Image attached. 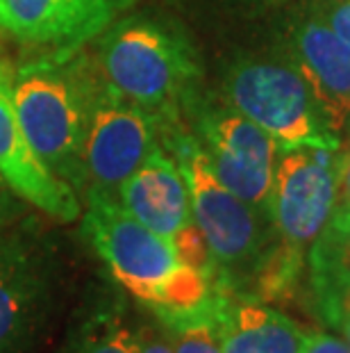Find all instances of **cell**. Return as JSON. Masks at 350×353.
<instances>
[{"instance_id":"23","label":"cell","mask_w":350,"mask_h":353,"mask_svg":"<svg viewBox=\"0 0 350 353\" xmlns=\"http://www.w3.org/2000/svg\"><path fill=\"white\" fill-rule=\"evenodd\" d=\"M341 328H344V333L348 337V347H350V301L344 305V312H341Z\"/></svg>"},{"instance_id":"22","label":"cell","mask_w":350,"mask_h":353,"mask_svg":"<svg viewBox=\"0 0 350 353\" xmlns=\"http://www.w3.org/2000/svg\"><path fill=\"white\" fill-rule=\"evenodd\" d=\"M327 226H330L332 230H337L339 235L350 237V208H334Z\"/></svg>"},{"instance_id":"12","label":"cell","mask_w":350,"mask_h":353,"mask_svg":"<svg viewBox=\"0 0 350 353\" xmlns=\"http://www.w3.org/2000/svg\"><path fill=\"white\" fill-rule=\"evenodd\" d=\"M294 66L307 85L325 125L334 134L350 125V46L321 19H307L294 32Z\"/></svg>"},{"instance_id":"17","label":"cell","mask_w":350,"mask_h":353,"mask_svg":"<svg viewBox=\"0 0 350 353\" xmlns=\"http://www.w3.org/2000/svg\"><path fill=\"white\" fill-rule=\"evenodd\" d=\"M325 23L350 46V0H332L325 10Z\"/></svg>"},{"instance_id":"13","label":"cell","mask_w":350,"mask_h":353,"mask_svg":"<svg viewBox=\"0 0 350 353\" xmlns=\"http://www.w3.org/2000/svg\"><path fill=\"white\" fill-rule=\"evenodd\" d=\"M114 199L146 228L168 239L193 221L189 185L182 167L160 146L139 164L135 174L118 185Z\"/></svg>"},{"instance_id":"10","label":"cell","mask_w":350,"mask_h":353,"mask_svg":"<svg viewBox=\"0 0 350 353\" xmlns=\"http://www.w3.org/2000/svg\"><path fill=\"white\" fill-rule=\"evenodd\" d=\"M203 153L214 176L255 208H269L278 146L241 112L216 110L200 119Z\"/></svg>"},{"instance_id":"15","label":"cell","mask_w":350,"mask_h":353,"mask_svg":"<svg viewBox=\"0 0 350 353\" xmlns=\"http://www.w3.org/2000/svg\"><path fill=\"white\" fill-rule=\"evenodd\" d=\"M139 330L130 324L121 303L89 305L73 321L57 353H137Z\"/></svg>"},{"instance_id":"20","label":"cell","mask_w":350,"mask_h":353,"mask_svg":"<svg viewBox=\"0 0 350 353\" xmlns=\"http://www.w3.org/2000/svg\"><path fill=\"white\" fill-rule=\"evenodd\" d=\"M137 353H173V347H171L168 335L153 333L151 328H141Z\"/></svg>"},{"instance_id":"9","label":"cell","mask_w":350,"mask_h":353,"mask_svg":"<svg viewBox=\"0 0 350 353\" xmlns=\"http://www.w3.org/2000/svg\"><path fill=\"white\" fill-rule=\"evenodd\" d=\"M137 0H0V28L66 59L100 37Z\"/></svg>"},{"instance_id":"21","label":"cell","mask_w":350,"mask_h":353,"mask_svg":"<svg viewBox=\"0 0 350 353\" xmlns=\"http://www.w3.org/2000/svg\"><path fill=\"white\" fill-rule=\"evenodd\" d=\"M14 194L10 187L5 185V180L0 178V230H5L12 223L14 214H17V201H14Z\"/></svg>"},{"instance_id":"7","label":"cell","mask_w":350,"mask_h":353,"mask_svg":"<svg viewBox=\"0 0 350 353\" xmlns=\"http://www.w3.org/2000/svg\"><path fill=\"white\" fill-rule=\"evenodd\" d=\"M46 251L23 230H0V353H34L53 317Z\"/></svg>"},{"instance_id":"1","label":"cell","mask_w":350,"mask_h":353,"mask_svg":"<svg viewBox=\"0 0 350 353\" xmlns=\"http://www.w3.org/2000/svg\"><path fill=\"white\" fill-rule=\"evenodd\" d=\"M87 201L82 230L123 290L155 314L184 312L210 299V278L177 255L173 239L146 228L109 194L87 190Z\"/></svg>"},{"instance_id":"4","label":"cell","mask_w":350,"mask_h":353,"mask_svg":"<svg viewBox=\"0 0 350 353\" xmlns=\"http://www.w3.org/2000/svg\"><path fill=\"white\" fill-rule=\"evenodd\" d=\"M166 141L187 178L193 221L203 232L212 255V288L232 294L239 274L248 269L257 272L259 262L269 253L266 221L257 212L262 208L245 203L214 176L196 139L187 137L175 128Z\"/></svg>"},{"instance_id":"6","label":"cell","mask_w":350,"mask_h":353,"mask_svg":"<svg viewBox=\"0 0 350 353\" xmlns=\"http://www.w3.org/2000/svg\"><path fill=\"white\" fill-rule=\"evenodd\" d=\"M339 148L303 146L282 151L266 212L282 244L303 253L330 223L337 203Z\"/></svg>"},{"instance_id":"24","label":"cell","mask_w":350,"mask_h":353,"mask_svg":"<svg viewBox=\"0 0 350 353\" xmlns=\"http://www.w3.org/2000/svg\"><path fill=\"white\" fill-rule=\"evenodd\" d=\"M348 130H350V125H348Z\"/></svg>"},{"instance_id":"8","label":"cell","mask_w":350,"mask_h":353,"mask_svg":"<svg viewBox=\"0 0 350 353\" xmlns=\"http://www.w3.org/2000/svg\"><path fill=\"white\" fill-rule=\"evenodd\" d=\"M157 130L160 123L123 99L98 71L85 139V190L114 196L118 185L157 148Z\"/></svg>"},{"instance_id":"2","label":"cell","mask_w":350,"mask_h":353,"mask_svg":"<svg viewBox=\"0 0 350 353\" xmlns=\"http://www.w3.org/2000/svg\"><path fill=\"white\" fill-rule=\"evenodd\" d=\"M82 52V50H80ZM43 55L14 76L19 121L39 160L73 190H85V139L98 66L85 55Z\"/></svg>"},{"instance_id":"3","label":"cell","mask_w":350,"mask_h":353,"mask_svg":"<svg viewBox=\"0 0 350 353\" xmlns=\"http://www.w3.org/2000/svg\"><path fill=\"white\" fill-rule=\"evenodd\" d=\"M96 66L123 99L171 130L198 78L189 43L157 21L139 17L114 21L100 34Z\"/></svg>"},{"instance_id":"18","label":"cell","mask_w":350,"mask_h":353,"mask_svg":"<svg viewBox=\"0 0 350 353\" xmlns=\"http://www.w3.org/2000/svg\"><path fill=\"white\" fill-rule=\"evenodd\" d=\"M334 208H350V141L337 157V203Z\"/></svg>"},{"instance_id":"19","label":"cell","mask_w":350,"mask_h":353,"mask_svg":"<svg viewBox=\"0 0 350 353\" xmlns=\"http://www.w3.org/2000/svg\"><path fill=\"white\" fill-rule=\"evenodd\" d=\"M303 353H350V347L344 340H339V337H334V335L316 333L307 340Z\"/></svg>"},{"instance_id":"16","label":"cell","mask_w":350,"mask_h":353,"mask_svg":"<svg viewBox=\"0 0 350 353\" xmlns=\"http://www.w3.org/2000/svg\"><path fill=\"white\" fill-rule=\"evenodd\" d=\"M216 292L212 290L210 299L198 307L184 312L157 314L162 326L166 328L173 353H223L214 326Z\"/></svg>"},{"instance_id":"11","label":"cell","mask_w":350,"mask_h":353,"mask_svg":"<svg viewBox=\"0 0 350 353\" xmlns=\"http://www.w3.org/2000/svg\"><path fill=\"white\" fill-rule=\"evenodd\" d=\"M0 178L19 199L55 221L71 223L82 212L76 190L50 174L30 146L14 103V73L7 64H0Z\"/></svg>"},{"instance_id":"14","label":"cell","mask_w":350,"mask_h":353,"mask_svg":"<svg viewBox=\"0 0 350 353\" xmlns=\"http://www.w3.org/2000/svg\"><path fill=\"white\" fill-rule=\"evenodd\" d=\"M214 292V326L223 353H303L309 335L296 321L273 307Z\"/></svg>"},{"instance_id":"5","label":"cell","mask_w":350,"mask_h":353,"mask_svg":"<svg viewBox=\"0 0 350 353\" xmlns=\"http://www.w3.org/2000/svg\"><path fill=\"white\" fill-rule=\"evenodd\" d=\"M226 92L237 112L269 132L278 151L341 148L294 64L241 62L230 71Z\"/></svg>"}]
</instances>
